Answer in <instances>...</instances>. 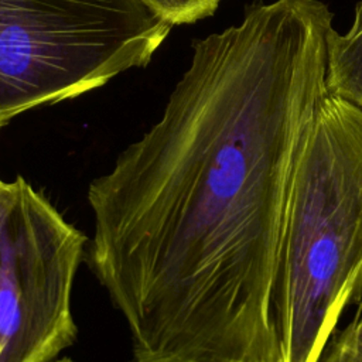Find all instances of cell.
<instances>
[{"label": "cell", "mask_w": 362, "mask_h": 362, "mask_svg": "<svg viewBox=\"0 0 362 362\" xmlns=\"http://www.w3.org/2000/svg\"><path fill=\"white\" fill-rule=\"evenodd\" d=\"M331 28L320 0L246 6L194 41L161 117L89 182L85 260L133 362H280L279 242Z\"/></svg>", "instance_id": "1"}, {"label": "cell", "mask_w": 362, "mask_h": 362, "mask_svg": "<svg viewBox=\"0 0 362 362\" xmlns=\"http://www.w3.org/2000/svg\"><path fill=\"white\" fill-rule=\"evenodd\" d=\"M54 362H75V361H72L69 358H61V359H55Z\"/></svg>", "instance_id": "9"}, {"label": "cell", "mask_w": 362, "mask_h": 362, "mask_svg": "<svg viewBox=\"0 0 362 362\" xmlns=\"http://www.w3.org/2000/svg\"><path fill=\"white\" fill-rule=\"evenodd\" d=\"M171 25L192 24L212 16L221 0H143Z\"/></svg>", "instance_id": "6"}, {"label": "cell", "mask_w": 362, "mask_h": 362, "mask_svg": "<svg viewBox=\"0 0 362 362\" xmlns=\"http://www.w3.org/2000/svg\"><path fill=\"white\" fill-rule=\"evenodd\" d=\"M327 89L362 110V0L351 28L338 34L332 27L328 34Z\"/></svg>", "instance_id": "5"}, {"label": "cell", "mask_w": 362, "mask_h": 362, "mask_svg": "<svg viewBox=\"0 0 362 362\" xmlns=\"http://www.w3.org/2000/svg\"><path fill=\"white\" fill-rule=\"evenodd\" d=\"M362 305V110L327 95L290 177L273 284L280 362H318Z\"/></svg>", "instance_id": "2"}, {"label": "cell", "mask_w": 362, "mask_h": 362, "mask_svg": "<svg viewBox=\"0 0 362 362\" xmlns=\"http://www.w3.org/2000/svg\"><path fill=\"white\" fill-rule=\"evenodd\" d=\"M170 30L143 0H0V129L146 66Z\"/></svg>", "instance_id": "3"}, {"label": "cell", "mask_w": 362, "mask_h": 362, "mask_svg": "<svg viewBox=\"0 0 362 362\" xmlns=\"http://www.w3.org/2000/svg\"><path fill=\"white\" fill-rule=\"evenodd\" d=\"M89 238L24 177L0 222V362H54L78 335L71 297Z\"/></svg>", "instance_id": "4"}, {"label": "cell", "mask_w": 362, "mask_h": 362, "mask_svg": "<svg viewBox=\"0 0 362 362\" xmlns=\"http://www.w3.org/2000/svg\"><path fill=\"white\" fill-rule=\"evenodd\" d=\"M8 192H10V181H4L0 178V222H1V214L7 201Z\"/></svg>", "instance_id": "8"}, {"label": "cell", "mask_w": 362, "mask_h": 362, "mask_svg": "<svg viewBox=\"0 0 362 362\" xmlns=\"http://www.w3.org/2000/svg\"><path fill=\"white\" fill-rule=\"evenodd\" d=\"M318 362H362V315L335 331Z\"/></svg>", "instance_id": "7"}]
</instances>
